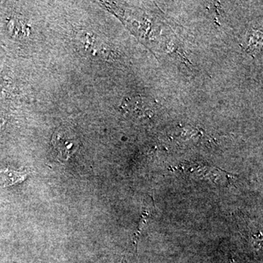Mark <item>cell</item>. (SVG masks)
<instances>
[{
	"label": "cell",
	"instance_id": "cell-2",
	"mask_svg": "<svg viewBox=\"0 0 263 263\" xmlns=\"http://www.w3.org/2000/svg\"><path fill=\"white\" fill-rule=\"evenodd\" d=\"M24 172H18L14 170H0V188H4L20 183L26 178Z\"/></svg>",
	"mask_w": 263,
	"mask_h": 263
},
{
	"label": "cell",
	"instance_id": "cell-1",
	"mask_svg": "<svg viewBox=\"0 0 263 263\" xmlns=\"http://www.w3.org/2000/svg\"><path fill=\"white\" fill-rule=\"evenodd\" d=\"M52 145L60 161H66L77 150L78 142L75 136L66 130H61L54 134Z\"/></svg>",
	"mask_w": 263,
	"mask_h": 263
}]
</instances>
